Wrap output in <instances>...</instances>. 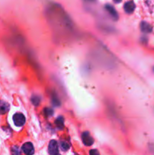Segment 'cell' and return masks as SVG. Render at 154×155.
<instances>
[{
	"label": "cell",
	"mask_w": 154,
	"mask_h": 155,
	"mask_svg": "<svg viewBox=\"0 0 154 155\" xmlns=\"http://www.w3.org/2000/svg\"><path fill=\"white\" fill-rule=\"evenodd\" d=\"M13 121L15 126H17V127H22V126L25 124V116L21 113H16L13 116Z\"/></svg>",
	"instance_id": "1"
},
{
	"label": "cell",
	"mask_w": 154,
	"mask_h": 155,
	"mask_svg": "<svg viewBox=\"0 0 154 155\" xmlns=\"http://www.w3.org/2000/svg\"><path fill=\"white\" fill-rule=\"evenodd\" d=\"M48 153L51 155H57L59 154V147L57 141L51 140L48 145Z\"/></svg>",
	"instance_id": "2"
},
{
	"label": "cell",
	"mask_w": 154,
	"mask_h": 155,
	"mask_svg": "<svg viewBox=\"0 0 154 155\" xmlns=\"http://www.w3.org/2000/svg\"><path fill=\"white\" fill-rule=\"evenodd\" d=\"M82 140L84 145H86V146H91L94 143L93 139H92L91 135L88 132H85V133H82Z\"/></svg>",
	"instance_id": "3"
},
{
	"label": "cell",
	"mask_w": 154,
	"mask_h": 155,
	"mask_svg": "<svg viewBox=\"0 0 154 155\" xmlns=\"http://www.w3.org/2000/svg\"><path fill=\"white\" fill-rule=\"evenodd\" d=\"M22 151L25 154L31 155L34 153V147L31 142H26L22 146Z\"/></svg>",
	"instance_id": "4"
},
{
	"label": "cell",
	"mask_w": 154,
	"mask_h": 155,
	"mask_svg": "<svg viewBox=\"0 0 154 155\" xmlns=\"http://www.w3.org/2000/svg\"><path fill=\"white\" fill-rule=\"evenodd\" d=\"M124 9L127 14H131L135 9V5L132 1L127 2L124 5Z\"/></svg>",
	"instance_id": "5"
},
{
	"label": "cell",
	"mask_w": 154,
	"mask_h": 155,
	"mask_svg": "<svg viewBox=\"0 0 154 155\" xmlns=\"http://www.w3.org/2000/svg\"><path fill=\"white\" fill-rule=\"evenodd\" d=\"M105 8L106 10L107 11V12H109V14L111 15V17L113 18V19L114 20L118 19V18H119V17H118V14L113 6L110 5H107L105 6Z\"/></svg>",
	"instance_id": "6"
},
{
	"label": "cell",
	"mask_w": 154,
	"mask_h": 155,
	"mask_svg": "<svg viewBox=\"0 0 154 155\" xmlns=\"http://www.w3.org/2000/svg\"><path fill=\"white\" fill-rule=\"evenodd\" d=\"M10 106L5 101H0V114H5L9 110Z\"/></svg>",
	"instance_id": "7"
},
{
	"label": "cell",
	"mask_w": 154,
	"mask_h": 155,
	"mask_svg": "<svg viewBox=\"0 0 154 155\" xmlns=\"http://www.w3.org/2000/svg\"><path fill=\"white\" fill-rule=\"evenodd\" d=\"M140 29H141L142 32L145 33H149L152 32V27L149 24L145 22V21H142L140 24Z\"/></svg>",
	"instance_id": "8"
},
{
	"label": "cell",
	"mask_w": 154,
	"mask_h": 155,
	"mask_svg": "<svg viewBox=\"0 0 154 155\" xmlns=\"http://www.w3.org/2000/svg\"><path fill=\"white\" fill-rule=\"evenodd\" d=\"M55 124L59 129H62L63 127V117H59L56 120Z\"/></svg>",
	"instance_id": "9"
},
{
	"label": "cell",
	"mask_w": 154,
	"mask_h": 155,
	"mask_svg": "<svg viewBox=\"0 0 154 155\" xmlns=\"http://www.w3.org/2000/svg\"><path fill=\"white\" fill-rule=\"evenodd\" d=\"M60 147L61 148L62 151H68L69 148V145L67 142H64V141H61L60 142Z\"/></svg>",
	"instance_id": "10"
},
{
	"label": "cell",
	"mask_w": 154,
	"mask_h": 155,
	"mask_svg": "<svg viewBox=\"0 0 154 155\" xmlns=\"http://www.w3.org/2000/svg\"><path fill=\"white\" fill-rule=\"evenodd\" d=\"M32 102H33V104H34V105H39V103H40V98H39V96L35 95V96H33V98H32Z\"/></svg>",
	"instance_id": "11"
},
{
	"label": "cell",
	"mask_w": 154,
	"mask_h": 155,
	"mask_svg": "<svg viewBox=\"0 0 154 155\" xmlns=\"http://www.w3.org/2000/svg\"><path fill=\"white\" fill-rule=\"evenodd\" d=\"M52 104H54V106H59L60 105V100L57 98H56V97H54V98H52Z\"/></svg>",
	"instance_id": "12"
},
{
	"label": "cell",
	"mask_w": 154,
	"mask_h": 155,
	"mask_svg": "<svg viewBox=\"0 0 154 155\" xmlns=\"http://www.w3.org/2000/svg\"><path fill=\"white\" fill-rule=\"evenodd\" d=\"M12 154H21V151H19V148L18 147H14L13 148L11 149Z\"/></svg>",
	"instance_id": "13"
},
{
	"label": "cell",
	"mask_w": 154,
	"mask_h": 155,
	"mask_svg": "<svg viewBox=\"0 0 154 155\" xmlns=\"http://www.w3.org/2000/svg\"><path fill=\"white\" fill-rule=\"evenodd\" d=\"M45 114H46L47 116H51V115L53 114V110H52V109H51V108L45 109Z\"/></svg>",
	"instance_id": "14"
},
{
	"label": "cell",
	"mask_w": 154,
	"mask_h": 155,
	"mask_svg": "<svg viewBox=\"0 0 154 155\" xmlns=\"http://www.w3.org/2000/svg\"><path fill=\"white\" fill-rule=\"evenodd\" d=\"M90 154H99V152H98L97 150H91L90 151Z\"/></svg>",
	"instance_id": "15"
},
{
	"label": "cell",
	"mask_w": 154,
	"mask_h": 155,
	"mask_svg": "<svg viewBox=\"0 0 154 155\" xmlns=\"http://www.w3.org/2000/svg\"><path fill=\"white\" fill-rule=\"evenodd\" d=\"M113 1H114L116 3H119V2H121V1H122V0H113Z\"/></svg>",
	"instance_id": "16"
},
{
	"label": "cell",
	"mask_w": 154,
	"mask_h": 155,
	"mask_svg": "<svg viewBox=\"0 0 154 155\" xmlns=\"http://www.w3.org/2000/svg\"><path fill=\"white\" fill-rule=\"evenodd\" d=\"M88 1H94V0H88Z\"/></svg>",
	"instance_id": "17"
}]
</instances>
